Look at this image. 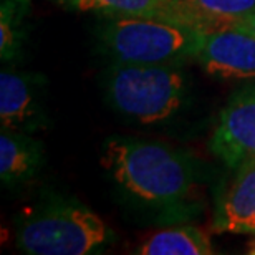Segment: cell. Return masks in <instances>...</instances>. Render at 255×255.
<instances>
[{"label":"cell","mask_w":255,"mask_h":255,"mask_svg":"<svg viewBox=\"0 0 255 255\" xmlns=\"http://www.w3.org/2000/svg\"><path fill=\"white\" fill-rule=\"evenodd\" d=\"M33 75L13 70L0 73V121L2 128L30 132L43 125L42 105L38 100Z\"/></svg>","instance_id":"9"},{"label":"cell","mask_w":255,"mask_h":255,"mask_svg":"<svg viewBox=\"0 0 255 255\" xmlns=\"http://www.w3.org/2000/svg\"><path fill=\"white\" fill-rule=\"evenodd\" d=\"M110 237L103 219L73 201L30 216L18 226L15 244L28 255H90L103 251Z\"/></svg>","instance_id":"4"},{"label":"cell","mask_w":255,"mask_h":255,"mask_svg":"<svg viewBox=\"0 0 255 255\" xmlns=\"http://www.w3.org/2000/svg\"><path fill=\"white\" fill-rule=\"evenodd\" d=\"M76 12L98 13L101 17L159 18L189 25L204 32L222 28L224 23L189 7L184 0H58Z\"/></svg>","instance_id":"7"},{"label":"cell","mask_w":255,"mask_h":255,"mask_svg":"<svg viewBox=\"0 0 255 255\" xmlns=\"http://www.w3.org/2000/svg\"><path fill=\"white\" fill-rule=\"evenodd\" d=\"M43 162V151L30 132L2 128L0 132V177L3 184H22L33 179Z\"/></svg>","instance_id":"10"},{"label":"cell","mask_w":255,"mask_h":255,"mask_svg":"<svg viewBox=\"0 0 255 255\" xmlns=\"http://www.w3.org/2000/svg\"><path fill=\"white\" fill-rule=\"evenodd\" d=\"M221 196L214 231L255 236V159L242 162Z\"/></svg>","instance_id":"8"},{"label":"cell","mask_w":255,"mask_h":255,"mask_svg":"<svg viewBox=\"0 0 255 255\" xmlns=\"http://www.w3.org/2000/svg\"><path fill=\"white\" fill-rule=\"evenodd\" d=\"M194 60L216 78H255V37L231 27L211 30L204 33Z\"/></svg>","instance_id":"6"},{"label":"cell","mask_w":255,"mask_h":255,"mask_svg":"<svg viewBox=\"0 0 255 255\" xmlns=\"http://www.w3.org/2000/svg\"><path fill=\"white\" fill-rule=\"evenodd\" d=\"M136 254L141 255H212L216 249L207 232L197 226H179L154 232Z\"/></svg>","instance_id":"11"},{"label":"cell","mask_w":255,"mask_h":255,"mask_svg":"<svg viewBox=\"0 0 255 255\" xmlns=\"http://www.w3.org/2000/svg\"><path fill=\"white\" fill-rule=\"evenodd\" d=\"M204 33L159 18L111 17L100 30V42L115 63L167 65L196 57Z\"/></svg>","instance_id":"2"},{"label":"cell","mask_w":255,"mask_h":255,"mask_svg":"<svg viewBox=\"0 0 255 255\" xmlns=\"http://www.w3.org/2000/svg\"><path fill=\"white\" fill-rule=\"evenodd\" d=\"M106 95L121 115L154 125L172 118L186 98V75L179 63H115L106 75Z\"/></svg>","instance_id":"3"},{"label":"cell","mask_w":255,"mask_h":255,"mask_svg":"<svg viewBox=\"0 0 255 255\" xmlns=\"http://www.w3.org/2000/svg\"><path fill=\"white\" fill-rule=\"evenodd\" d=\"M100 164L120 187L147 204L181 202L196 186L191 157L162 142L110 137Z\"/></svg>","instance_id":"1"},{"label":"cell","mask_w":255,"mask_h":255,"mask_svg":"<svg viewBox=\"0 0 255 255\" xmlns=\"http://www.w3.org/2000/svg\"><path fill=\"white\" fill-rule=\"evenodd\" d=\"M209 147L231 169L255 159V86L241 91L229 101Z\"/></svg>","instance_id":"5"},{"label":"cell","mask_w":255,"mask_h":255,"mask_svg":"<svg viewBox=\"0 0 255 255\" xmlns=\"http://www.w3.org/2000/svg\"><path fill=\"white\" fill-rule=\"evenodd\" d=\"M227 27L242 30V32H247L255 37V13L247 15V17H242V18H237V20H232V22H229Z\"/></svg>","instance_id":"14"},{"label":"cell","mask_w":255,"mask_h":255,"mask_svg":"<svg viewBox=\"0 0 255 255\" xmlns=\"http://www.w3.org/2000/svg\"><path fill=\"white\" fill-rule=\"evenodd\" d=\"M251 255H255V236H252L251 242H249V251H247Z\"/></svg>","instance_id":"15"},{"label":"cell","mask_w":255,"mask_h":255,"mask_svg":"<svg viewBox=\"0 0 255 255\" xmlns=\"http://www.w3.org/2000/svg\"><path fill=\"white\" fill-rule=\"evenodd\" d=\"M30 0H2L0 3V55L3 62L15 58L25 37V18Z\"/></svg>","instance_id":"12"},{"label":"cell","mask_w":255,"mask_h":255,"mask_svg":"<svg viewBox=\"0 0 255 255\" xmlns=\"http://www.w3.org/2000/svg\"><path fill=\"white\" fill-rule=\"evenodd\" d=\"M194 10L224 23L255 13V0H184Z\"/></svg>","instance_id":"13"}]
</instances>
